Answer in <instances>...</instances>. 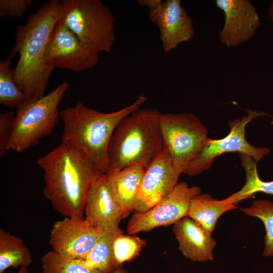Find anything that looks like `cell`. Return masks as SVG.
Masks as SVG:
<instances>
[{
	"instance_id": "3957f363",
	"label": "cell",
	"mask_w": 273,
	"mask_h": 273,
	"mask_svg": "<svg viewBox=\"0 0 273 273\" xmlns=\"http://www.w3.org/2000/svg\"><path fill=\"white\" fill-rule=\"evenodd\" d=\"M147 100L141 95L128 106L110 113L101 112L81 102L66 108L60 114L63 122L62 142L80 151L102 173L107 174L110 169L109 147L116 127Z\"/></svg>"
},
{
	"instance_id": "44dd1931",
	"label": "cell",
	"mask_w": 273,
	"mask_h": 273,
	"mask_svg": "<svg viewBox=\"0 0 273 273\" xmlns=\"http://www.w3.org/2000/svg\"><path fill=\"white\" fill-rule=\"evenodd\" d=\"M241 165L246 174V181L242 189L226 198L231 204L237 205L240 201L251 198L257 193L273 195V180L263 181L258 175L256 162L252 157L243 153H239Z\"/></svg>"
},
{
	"instance_id": "83f0119b",
	"label": "cell",
	"mask_w": 273,
	"mask_h": 273,
	"mask_svg": "<svg viewBox=\"0 0 273 273\" xmlns=\"http://www.w3.org/2000/svg\"><path fill=\"white\" fill-rule=\"evenodd\" d=\"M162 1V0H138L136 2L140 6L147 7L150 11L156 8Z\"/></svg>"
},
{
	"instance_id": "8992f818",
	"label": "cell",
	"mask_w": 273,
	"mask_h": 273,
	"mask_svg": "<svg viewBox=\"0 0 273 273\" xmlns=\"http://www.w3.org/2000/svg\"><path fill=\"white\" fill-rule=\"evenodd\" d=\"M69 87L63 81L47 95L26 100L17 109L7 151L23 152L52 132L60 114L59 104Z\"/></svg>"
},
{
	"instance_id": "7c38bea8",
	"label": "cell",
	"mask_w": 273,
	"mask_h": 273,
	"mask_svg": "<svg viewBox=\"0 0 273 273\" xmlns=\"http://www.w3.org/2000/svg\"><path fill=\"white\" fill-rule=\"evenodd\" d=\"M180 173L166 150L146 168L134 204V211L145 212L166 197L177 185Z\"/></svg>"
},
{
	"instance_id": "484cf974",
	"label": "cell",
	"mask_w": 273,
	"mask_h": 273,
	"mask_svg": "<svg viewBox=\"0 0 273 273\" xmlns=\"http://www.w3.org/2000/svg\"><path fill=\"white\" fill-rule=\"evenodd\" d=\"M33 0H1V17H20L23 16L32 6Z\"/></svg>"
},
{
	"instance_id": "d6986e66",
	"label": "cell",
	"mask_w": 273,
	"mask_h": 273,
	"mask_svg": "<svg viewBox=\"0 0 273 273\" xmlns=\"http://www.w3.org/2000/svg\"><path fill=\"white\" fill-rule=\"evenodd\" d=\"M123 231L119 227L107 228L96 245L81 259L88 267L101 273H110L121 266L116 261L113 253V243Z\"/></svg>"
},
{
	"instance_id": "ffe728a7",
	"label": "cell",
	"mask_w": 273,
	"mask_h": 273,
	"mask_svg": "<svg viewBox=\"0 0 273 273\" xmlns=\"http://www.w3.org/2000/svg\"><path fill=\"white\" fill-rule=\"evenodd\" d=\"M32 261L30 251L23 239L1 229L0 273L11 267H27Z\"/></svg>"
},
{
	"instance_id": "ac0fdd59",
	"label": "cell",
	"mask_w": 273,
	"mask_h": 273,
	"mask_svg": "<svg viewBox=\"0 0 273 273\" xmlns=\"http://www.w3.org/2000/svg\"><path fill=\"white\" fill-rule=\"evenodd\" d=\"M236 208L237 206L231 204L226 198L219 200L209 194L200 193L192 199L188 216L211 235L219 217Z\"/></svg>"
},
{
	"instance_id": "9c48e42d",
	"label": "cell",
	"mask_w": 273,
	"mask_h": 273,
	"mask_svg": "<svg viewBox=\"0 0 273 273\" xmlns=\"http://www.w3.org/2000/svg\"><path fill=\"white\" fill-rule=\"evenodd\" d=\"M200 193L199 186L190 187L185 181L178 183L166 197L152 208L143 212H135L127 225V234L134 235L173 225L188 216L192 199Z\"/></svg>"
},
{
	"instance_id": "30bf717a",
	"label": "cell",
	"mask_w": 273,
	"mask_h": 273,
	"mask_svg": "<svg viewBox=\"0 0 273 273\" xmlns=\"http://www.w3.org/2000/svg\"><path fill=\"white\" fill-rule=\"evenodd\" d=\"M99 53L82 43L77 36L59 20L55 25L47 46L44 60L53 69L81 72L95 67Z\"/></svg>"
},
{
	"instance_id": "277c9868",
	"label": "cell",
	"mask_w": 273,
	"mask_h": 273,
	"mask_svg": "<svg viewBox=\"0 0 273 273\" xmlns=\"http://www.w3.org/2000/svg\"><path fill=\"white\" fill-rule=\"evenodd\" d=\"M161 114L155 108H140L119 122L109 144V172L132 165L146 169L165 151L160 122Z\"/></svg>"
},
{
	"instance_id": "e0dca14e",
	"label": "cell",
	"mask_w": 273,
	"mask_h": 273,
	"mask_svg": "<svg viewBox=\"0 0 273 273\" xmlns=\"http://www.w3.org/2000/svg\"><path fill=\"white\" fill-rule=\"evenodd\" d=\"M145 168L132 165L106 174L121 209L123 219L134 210V204Z\"/></svg>"
},
{
	"instance_id": "6da1fadb",
	"label": "cell",
	"mask_w": 273,
	"mask_h": 273,
	"mask_svg": "<svg viewBox=\"0 0 273 273\" xmlns=\"http://www.w3.org/2000/svg\"><path fill=\"white\" fill-rule=\"evenodd\" d=\"M37 163L44 171L43 195L54 209L65 217L84 218L88 191L103 173L84 154L63 142Z\"/></svg>"
},
{
	"instance_id": "4dcf8cb0",
	"label": "cell",
	"mask_w": 273,
	"mask_h": 273,
	"mask_svg": "<svg viewBox=\"0 0 273 273\" xmlns=\"http://www.w3.org/2000/svg\"><path fill=\"white\" fill-rule=\"evenodd\" d=\"M17 273H29L26 266H21Z\"/></svg>"
},
{
	"instance_id": "f1b7e54d",
	"label": "cell",
	"mask_w": 273,
	"mask_h": 273,
	"mask_svg": "<svg viewBox=\"0 0 273 273\" xmlns=\"http://www.w3.org/2000/svg\"><path fill=\"white\" fill-rule=\"evenodd\" d=\"M267 14L270 20L273 23V1H272L270 3L268 9Z\"/></svg>"
},
{
	"instance_id": "8fae6325",
	"label": "cell",
	"mask_w": 273,
	"mask_h": 273,
	"mask_svg": "<svg viewBox=\"0 0 273 273\" xmlns=\"http://www.w3.org/2000/svg\"><path fill=\"white\" fill-rule=\"evenodd\" d=\"M107 228L96 226L84 218L65 217L51 230L52 250L72 259H83L96 245Z\"/></svg>"
},
{
	"instance_id": "ba28073f",
	"label": "cell",
	"mask_w": 273,
	"mask_h": 273,
	"mask_svg": "<svg viewBox=\"0 0 273 273\" xmlns=\"http://www.w3.org/2000/svg\"><path fill=\"white\" fill-rule=\"evenodd\" d=\"M247 115L241 119L229 121L230 131L221 139L208 138L200 153L190 163L184 173L190 176L199 174L209 169L215 159L228 152H239L247 154L257 163L269 153L268 148L251 145L245 138V128L249 122L261 116H270L262 111L247 109Z\"/></svg>"
},
{
	"instance_id": "7402d4cb",
	"label": "cell",
	"mask_w": 273,
	"mask_h": 273,
	"mask_svg": "<svg viewBox=\"0 0 273 273\" xmlns=\"http://www.w3.org/2000/svg\"><path fill=\"white\" fill-rule=\"evenodd\" d=\"M12 59L9 56L0 62V104L10 109H18L27 98L14 81Z\"/></svg>"
},
{
	"instance_id": "52a82bcc",
	"label": "cell",
	"mask_w": 273,
	"mask_h": 273,
	"mask_svg": "<svg viewBox=\"0 0 273 273\" xmlns=\"http://www.w3.org/2000/svg\"><path fill=\"white\" fill-rule=\"evenodd\" d=\"M160 122L165 149L177 170L184 173L208 138L207 128L191 112L162 113Z\"/></svg>"
},
{
	"instance_id": "d4e9b609",
	"label": "cell",
	"mask_w": 273,
	"mask_h": 273,
	"mask_svg": "<svg viewBox=\"0 0 273 273\" xmlns=\"http://www.w3.org/2000/svg\"><path fill=\"white\" fill-rule=\"evenodd\" d=\"M147 243L146 241L134 235L119 234L113 243V253L117 263L123 265L137 258Z\"/></svg>"
},
{
	"instance_id": "5bb4252c",
	"label": "cell",
	"mask_w": 273,
	"mask_h": 273,
	"mask_svg": "<svg viewBox=\"0 0 273 273\" xmlns=\"http://www.w3.org/2000/svg\"><path fill=\"white\" fill-rule=\"evenodd\" d=\"M149 19L158 28L163 51L168 53L193 38L194 23L180 0H165L149 11Z\"/></svg>"
},
{
	"instance_id": "4fadbf2b",
	"label": "cell",
	"mask_w": 273,
	"mask_h": 273,
	"mask_svg": "<svg viewBox=\"0 0 273 273\" xmlns=\"http://www.w3.org/2000/svg\"><path fill=\"white\" fill-rule=\"evenodd\" d=\"M216 7L224 14L219 33L220 43L236 47L253 38L261 26L258 13L249 0H216Z\"/></svg>"
},
{
	"instance_id": "5b68a950",
	"label": "cell",
	"mask_w": 273,
	"mask_h": 273,
	"mask_svg": "<svg viewBox=\"0 0 273 273\" xmlns=\"http://www.w3.org/2000/svg\"><path fill=\"white\" fill-rule=\"evenodd\" d=\"M59 21L84 44L99 53L111 52L116 39V21L101 1H60Z\"/></svg>"
},
{
	"instance_id": "7a4b0ae2",
	"label": "cell",
	"mask_w": 273,
	"mask_h": 273,
	"mask_svg": "<svg viewBox=\"0 0 273 273\" xmlns=\"http://www.w3.org/2000/svg\"><path fill=\"white\" fill-rule=\"evenodd\" d=\"M60 1L52 0L30 15L24 25L16 26L15 41L10 56L19 55L14 79L27 100L43 97L54 69L44 57L51 32L59 19Z\"/></svg>"
},
{
	"instance_id": "4316f807",
	"label": "cell",
	"mask_w": 273,
	"mask_h": 273,
	"mask_svg": "<svg viewBox=\"0 0 273 273\" xmlns=\"http://www.w3.org/2000/svg\"><path fill=\"white\" fill-rule=\"evenodd\" d=\"M15 115L10 111L0 114V157L2 158L7 150V145L12 135Z\"/></svg>"
},
{
	"instance_id": "cb8c5ba5",
	"label": "cell",
	"mask_w": 273,
	"mask_h": 273,
	"mask_svg": "<svg viewBox=\"0 0 273 273\" xmlns=\"http://www.w3.org/2000/svg\"><path fill=\"white\" fill-rule=\"evenodd\" d=\"M246 215L259 218L263 222L266 231L265 247L263 255L273 256V203L268 200H257L249 207L241 209Z\"/></svg>"
},
{
	"instance_id": "9a60e30c",
	"label": "cell",
	"mask_w": 273,
	"mask_h": 273,
	"mask_svg": "<svg viewBox=\"0 0 273 273\" xmlns=\"http://www.w3.org/2000/svg\"><path fill=\"white\" fill-rule=\"evenodd\" d=\"M84 219L96 226L116 228L123 219L106 174H100L94 181L87 196Z\"/></svg>"
},
{
	"instance_id": "f546056e",
	"label": "cell",
	"mask_w": 273,
	"mask_h": 273,
	"mask_svg": "<svg viewBox=\"0 0 273 273\" xmlns=\"http://www.w3.org/2000/svg\"><path fill=\"white\" fill-rule=\"evenodd\" d=\"M123 265L119 266L110 273H129Z\"/></svg>"
},
{
	"instance_id": "2e32d148",
	"label": "cell",
	"mask_w": 273,
	"mask_h": 273,
	"mask_svg": "<svg viewBox=\"0 0 273 273\" xmlns=\"http://www.w3.org/2000/svg\"><path fill=\"white\" fill-rule=\"evenodd\" d=\"M173 232L178 242V249L187 259L203 262L214 259V239L204 229L189 216L173 225Z\"/></svg>"
},
{
	"instance_id": "603a6c76",
	"label": "cell",
	"mask_w": 273,
	"mask_h": 273,
	"mask_svg": "<svg viewBox=\"0 0 273 273\" xmlns=\"http://www.w3.org/2000/svg\"><path fill=\"white\" fill-rule=\"evenodd\" d=\"M41 262L42 273H101L87 266L81 259H69L53 250L43 255Z\"/></svg>"
}]
</instances>
